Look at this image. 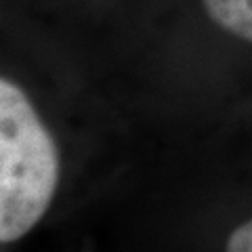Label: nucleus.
<instances>
[{"label":"nucleus","instance_id":"2","mask_svg":"<svg viewBox=\"0 0 252 252\" xmlns=\"http://www.w3.org/2000/svg\"><path fill=\"white\" fill-rule=\"evenodd\" d=\"M204 9L220 30L252 42V0H204Z\"/></svg>","mask_w":252,"mask_h":252},{"label":"nucleus","instance_id":"1","mask_svg":"<svg viewBox=\"0 0 252 252\" xmlns=\"http://www.w3.org/2000/svg\"><path fill=\"white\" fill-rule=\"evenodd\" d=\"M59 183V152L26 93L0 80V244H15L46 215Z\"/></svg>","mask_w":252,"mask_h":252},{"label":"nucleus","instance_id":"3","mask_svg":"<svg viewBox=\"0 0 252 252\" xmlns=\"http://www.w3.org/2000/svg\"><path fill=\"white\" fill-rule=\"evenodd\" d=\"M225 248L229 252H252V219L235 227L227 238Z\"/></svg>","mask_w":252,"mask_h":252}]
</instances>
